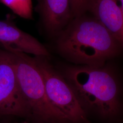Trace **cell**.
Masks as SVG:
<instances>
[{
	"mask_svg": "<svg viewBox=\"0 0 123 123\" xmlns=\"http://www.w3.org/2000/svg\"><path fill=\"white\" fill-rule=\"evenodd\" d=\"M37 9L49 35L56 37L73 18L70 0H37Z\"/></svg>",
	"mask_w": 123,
	"mask_h": 123,
	"instance_id": "52a82bcc",
	"label": "cell"
},
{
	"mask_svg": "<svg viewBox=\"0 0 123 123\" xmlns=\"http://www.w3.org/2000/svg\"><path fill=\"white\" fill-rule=\"evenodd\" d=\"M0 115H31L13 67L0 56Z\"/></svg>",
	"mask_w": 123,
	"mask_h": 123,
	"instance_id": "5b68a950",
	"label": "cell"
},
{
	"mask_svg": "<svg viewBox=\"0 0 123 123\" xmlns=\"http://www.w3.org/2000/svg\"><path fill=\"white\" fill-rule=\"evenodd\" d=\"M0 2L21 18L27 20L33 18L32 0H0Z\"/></svg>",
	"mask_w": 123,
	"mask_h": 123,
	"instance_id": "9c48e42d",
	"label": "cell"
},
{
	"mask_svg": "<svg viewBox=\"0 0 123 123\" xmlns=\"http://www.w3.org/2000/svg\"><path fill=\"white\" fill-rule=\"evenodd\" d=\"M27 123V122H22V123Z\"/></svg>",
	"mask_w": 123,
	"mask_h": 123,
	"instance_id": "7c38bea8",
	"label": "cell"
},
{
	"mask_svg": "<svg viewBox=\"0 0 123 123\" xmlns=\"http://www.w3.org/2000/svg\"><path fill=\"white\" fill-rule=\"evenodd\" d=\"M33 57L43 77L49 101L65 122H85L86 112L61 73L49 61V57L43 56Z\"/></svg>",
	"mask_w": 123,
	"mask_h": 123,
	"instance_id": "277c9868",
	"label": "cell"
},
{
	"mask_svg": "<svg viewBox=\"0 0 123 123\" xmlns=\"http://www.w3.org/2000/svg\"><path fill=\"white\" fill-rule=\"evenodd\" d=\"M59 70L86 112L92 110L104 116L115 114L119 108L117 81L105 68L87 65L63 66Z\"/></svg>",
	"mask_w": 123,
	"mask_h": 123,
	"instance_id": "7a4b0ae2",
	"label": "cell"
},
{
	"mask_svg": "<svg viewBox=\"0 0 123 123\" xmlns=\"http://www.w3.org/2000/svg\"><path fill=\"white\" fill-rule=\"evenodd\" d=\"M95 0H70L71 9L73 18L89 12Z\"/></svg>",
	"mask_w": 123,
	"mask_h": 123,
	"instance_id": "30bf717a",
	"label": "cell"
},
{
	"mask_svg": "<svg viewBox=\"0 0 123 123\" xmlns=\"http://www.w3.org/2000/svg\"><path fill=\"white\" fill-rule=\"evenodd\" d=\"M121 3V5H122V11L123 12V0H120Z\"/></svg>",
	"mask_w": 123,
	"mask_h": 123,
	"instance_id": "8fae6325",
	"label": "cell"
},
{
	"mask_svg": "<svg viewBox=\"0 0 123 123\" xmlns=\"http://www.w3.org/2000/svg\"><path fill=\"white\" fill-rule=\"evenodd\" d=\"M89 12L114 36L123 49V12L120 0H95Z\"/></svg>",
	"mask_w": 123,
	"mask_h": 123,
	"instance_id": "ba28073f",
	"label": "cell"
},
{
	"mask_svg": "<svg viewBox=\"0 0 123 123\" xmlns=\"http://www.w3.org/2000/svg\"><path fill=\"white\" fill-rule=\"evenodd\" d=\"M0 56L13 67L31 115L45 123H66L49 101L43 77L33 57L25 53L9 51L0 47Z\"/></svg>",
	"mask_w": 123,
	"mask_h": 123,
	"instance_id": "3957f363",
	"label": "cell"
},
{
	"mask_svg": "<svg viewBox=\"0 0 123 123\" xmlns=\"http://www.w3.org/2000/svg\"><path fill=\"white\" fill-rule=\"evenodd\" d=\"M55 38L57 53L77 65L103 67L122 48L105 26L86 14L73 18Z\"/></svg>",
	"mask_w": 123,
	"mask_h": 123,
	"instance_id": "6da1fadb",
	"label": "cell"
},
{
	"mask_svg": "<svg viewBox=\"0 0 123 123\" xmlns=\"http://www.w3.org/2000/svg\"><path fill=\"white\" fill-rule=\"evenodd\" d=\"M0 47L34 56L49 57L46 47L34 37L22 31L9 19L0 20Z\"/></svg>",
	"mask_w": 123,
	"mask_h": 123,
	"instance_id": "8992f818",
	"label": "cell"
}]
</instances>
